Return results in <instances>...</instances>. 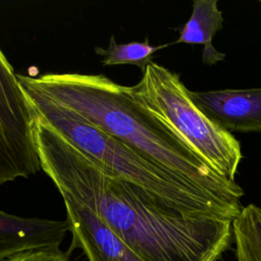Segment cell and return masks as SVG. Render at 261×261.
I'll use <instances>...</instances> for the list:
<instances>
[{"mask_svg":"<svg viewBox=\"0 0 261 261\" xmlns=\"http://www.w3.org/2000/svg\"><path fill=\"white\" fill-rule=\"evenodd\" d=\"M34 121L18 73L0 48V187L42 170Z\"/></svg>","mask_w":261,"mask_h":261,"instance_id":"cell-5","label":"cell"},{"mask_svg":"<svg viewBox=\"0 0 261 261\" xmlns=\"http://www.w3.org/2000/svg\"><path fill=\"white\" fill-rule=\"evenodd\" d=\"M169 45L170 44L152 46L147 39L144 42L118 44L116 43L114 36H111L108 46L106 48L96 47L95 52L103 57L101 60L103 66L130 64L139 67L143 72L147 64L152 61L154 53Z\"/></svg>","mask_w":261,"mask_h":261,"instance_id":"cell-11","label":"cell"},{"mask_svg":"<svg viewBox=\"0 0 261 261\" xmlns=\"http://www.w3.org/2000/svg\"><path fill=\"white\" fill-rule=\"evenodd\" d=\"M19 83L35 116L60 132L90 158L165 206L189 216L230 221L242 211L186 185L73 110L25 82Z\"/></svg>","mask_w":261,"mask_h":261,"instance_id":"cell-3","label":"cell"},{"mask_svg":"<svg viewBox=\"0 0 261 261\" xmlns=\"http://www.w3.org/2000/svg\"><path fill=\"white\" fill-rule=\"evenodd\" d=\"M238 261H261V207L249 204L232 220Z\"/></svg>","mask_w":261,"mask_h":261,"instance_id":"cell-10","label":"cell"},{"mask_svg":"<svg viewBox=\"0 0 261 261\" xmlns=\"http://www.w3.org/2000/svg\"><path fill=\"white\" fill-rule=\"evenodd\" d=\"M223 16L217 0H194L190 18L173 43L203 45L202 62L204 65H215L223 61L225 54L217 51L212 44L213 38L222 29Z\"/></svg>","mask_w":261,"mask_h":261,"instance_id":"cell-9","label":"cell"},{"mask_svg":"<svg viewBox=\"0 0 261 261\" xmlns=\"http://www.w3.org/2000/svg\"><path fill=\"white\" fill-rule=\"evenodd\" d=\"M195 104L227 132L261 133V88L189 90Z\"/></svg>","mask_w":261,"mask_h":261,"instance_id":"cell-7","label":"cell"},{"mask_svg":"<svg viewBox=\"0 0 261 261\" xmlns=\"http://www.w3.org/2000/svg\"><path fill=\"white\" fill-rule=\"evenodd\" d=\"M129 88L135 100L199 159L236 181L243 159L240 142L195 104L178 73L151 61Z\"/></svg>","mask_w":261,"mask_h":261,"instance_id":"cell-4","label":"cell"},{"mask_svg":"<svg viewBox=\"0 0 261 261\" xmlns=\"http://www.w3.org/2000/svg\"><path fill=\"white\" fill-rule=\"evenodd\" d=\"M62 199L72 237L68 253L81 249L88 261H144L93 211L71 199Z\"/></svg>","mask_w":261,"mask_h":261,"instance_id":"cell-6","label":"cell"},{"mask_svg":"<svg viewBox=\"0 0 261 261\" xmlns=\"http://www.w3.org/2000/svg\"><path fill=\"white\" fill-rule=\"evenodd\" d=\"M260 3H261V0H260Z\"/></svg>","mask_w":261,"mask_h":261,"instance_id":"cell-13","label":"cell"},{"mask_svg":"<svg viewBox=\"0 0 261 261\" xmlns=\"http://www.w3.org/2000/svg\"><path fill=\"white\" fill-rule=\"evenodd\" d=\"M68 254L60 248H44L25 251L2 261H70Z\"/></svg>","mask_w":261,"mask_h":261,"instance_id":"cell-12","label":"cell"},{"mask_svg":"<svg viewBox=\"0 0 261 261\" xmlns=\"http://www.w3.org/2000/svg\"><path fill=\"white\" fill-rule=\"evenodd\" d=\"M67 231L66 219L22 217L0 209V261L25 251L60 248Z\"/></svg>","mask_w":261,"mask_h":261,"instance_id":"cell-8","label":"cell"},{"mask_svg":"<svg viewBox=\"0 0 261 261\" xmlns=\"http://www.w3.org/2000/svg\"><path fill=\"white\" fill-rule=\"evenodd\" d=\"M18 79L76 112L180 181L242 210L244 190L199 159L133 97L102 73H53Z\"/></svg>","mask_w":261,"mask_h":261,"instance_id":"cell-2","label":"cell"},{"mask_svg":"<svg viewBox=\"0 0 261 261\" xmlns=\"http://www.w3.org/2000/svg\"><path fill=\"white\" fill-rule=\"evenodd\" d=\"M42 170L62 198L98 215L144 261H217L232 241L230 220L179 213L123 180L35 116Z\"/></svg>","mask_w":261,"mask_h":261,"instance_id":"cell-1","label":"cell"}]
</instances>
